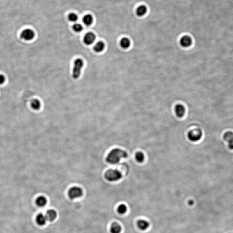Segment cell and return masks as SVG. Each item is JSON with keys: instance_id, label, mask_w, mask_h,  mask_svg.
Returning <instances> with one entry per match:
<instances>
[{"instance_id": "1", "label": "cell", "mask_w": 233, "mask_h": 233, "mask_svg": "<svg viewBox=\"0 0 233 233\" xmlns=\"http://www.w3.org/2000/svg\"><path fill=\"white\" fill-rule=\"evenodd\" d=\"M127 157L128 154L126 151L119 149H115L109 152L107 157L106 161L110 164H116L122 158H126Z\"/></svg>"}, {"instance_id": "2", "label": "cell", "mask_w": 233, "mask_h": 233, "mask_svg": "<svg viewBox=\"0 0 233 233\" xmlns=\"http://www.w3.org/2000/svg\"><path fill=\"white\" fill-rule=\"evenodd\" d=\"M84 66V62L81 58L76 59L74 62L72 71V77L74 79H77L80 77L81 70Z\"/></svg>"}, {"instance_id": "3", "label": "cell", "mask_w": 233, "mask_h": 233, "mask_svg": "<svg viewBox=\"0 0 233 233\" xmlns=\"http://www.w3.org/2000/svg\"><path fill=\"white\" fill-rule=\"evenodd\" d=\"M105 176L107 181L113 182L116 181L121 179L122 175L118 170L110 169L106 172Z\"/></svg>"}, {"instance_id": "4", "label": "cell", "mask_w": 233, "mask_h": 233, "mask_svg": "<svg viewBox=\"0 0 233 233\" xmlns=\"http://www.w3.org/2000/svg\"><path fill=\"white\" fill-rule=\"evenodd\" d=\"M82 194L83 192L81 188L77 186L71 188L68 192L69 197L72 200L80 197L82 196Z\"/></svg>"}, {"instance_id": "5", "label": "cell", "mask_w": 233, "mask_h": 233, "mask_svg": "<svg viewBox=\"0 0 233 233\" xmlns=\"http://www.w3.org/2000/svg\"><path fill=\"white\" fill-rule=\"evenodd\" d=\"M202 136V132L200 129L191 131L188 134V138L192 141L196 142L199 140Z\"/></svg>"}, {"instance_id": "6", "label": "cell", "mask_w": 233, "mask_h": 233, "mask_svg": "<svg viewBox=\"0 0 233 233\" xmlns=\"http://www.w3.org/2000/svg\"><path fill=\"white\" fill-rule=\"evenodd\" d=\"M35 33L32 29H27L23 30L20 35L21 38L25 41H31L34 38Z\"/></svg>"}, {"instance_id": "7", "label": "cell", "mask_w": 233, "mask_h": 233, "mask_svg": "<svg viewBox=\"0 0 233 233\" xmlns=\"http://www.w3.org/2000/svg\"><path fill=\"white\" fill-rule=\"evenodd\" d=\"M223 139L228 143V148L231 150H233V132L227 131L224 133Z\"/></svg>"}, {"instance_id": "8", "label": "cell", "mask_w": 233, "mask_h": 233, "mask_svg": "<svg viewBox=\"0 0 233 233\" xmlns=\"http://www.w3.org/2000/svg\"><path fill=\"white\" fill-rule=\"evenodd\" d=\"M96 40V36L92 32H89L84 36L83 42L87 45H91Z\"/></svg>"}, {"instance_id": "9", "label": "cell", "mask_w": 233, "mask_h": 233, "mask_svg": "<svg viewBox=\"0 0 233 233\" xmlns=\"http://www.w3.org/2000/svg\"><path fill=\"white\" fill-rule=\"evenodd\" d=\"M192 40L190 37L188 36H185L183 37L181 39L180 43L183 47H189L191 45Z\"/></svg>"}, {"instance_id": "10", "label": "cell", "mask_w": 233, "mask_h": 233, "mask_svg": "<svg viewBox=\"0 0 233 233\" xmlns=\"http://www.w3.org/2000/svg\"><path fill=\"white\" fill-rule=\"evenodd\" d=\"M137 226L139 229L142 231L147 230L149 227V223L148 221L143 219H140L137 221Z\"/></svg>"}, {"instance_id": "11", "label": "cell", "mask_w": 233, "mask_h": 233, "mask_svg": "<svg viewBox=\"0 0 233 233\" xmlns=\"http://www.w3.org/2000/svg\"><path fill=\"white\" fill-rule=\"evenodd\" d=\"M176 114L178 117H182L184 115L185 112V109L183 105L178 104L176 105L175 108Z\"/></svg>"}, {"instance_id": "12", "label": "cell", "mask_w": 233, "mask_h": 233, "mask_svg": "<svg viewBox=\"0 0 233 233\" xmlns=\"http://www.w3.org/2000/svg\"><path fill=\"white\" fill-rule=\"evenodd\" d=\"M45 216L47 221H53L57 217V213L54 210L50 209L47 211Z\"/></svg>"}, {"instance_id": "13", "label": "cell", "mask_w": 233, "mask_h": 233, "mask_svg": "<svg viewBox=\"0 0 233 233\" xmlns=\"http://www.w3.org/2000/svg\"><path fill=\"white\" fill-rule=\"evenodd\" d=\"M37 223L38 225L40 226L44 225L46 223L47 221V219L46 216L44 214H38L36 218Z\"/></svg>"}, {"instance_id": "14", "label": "cell", "mask_w": 233, "mask_h": 233, "mask_svg": "<svg viewBox=\"0 0 233 233\" xmlns=\"http://www.w3.org/2000/svg\"><path fill=\"white\" fill-rule=\"evenodd\" d=\"M105 45L104 43L102 41L97 42L94 45L93 49L96 52H101L104 50Z\"/></svg>"}, {"instance_id": "15", "label": "cell", "mask_w": 233, "mask_h": 233, "mask_svg": "<svg viewBox=\"0 0 233 233\" xmlns=\"http://www.w3.org/2000/svg\"><path fill=\"white\" fill-rule=\"evenodd\" d=\"M93 21V16L90 14H87L82 18V22L86 26H89L92 25Z\"/></svg>"}, {"instance_id": "16", "label": "cell", "mask_w": 233, "mask_h": 233, "mask_svg": "<svg viewBox=\"0 0 233 233\" xmlns=\"http://www.w3.org/2000/svg\"><path fill=\"white\" fill-rule=\"evenodd\" d=\"M121 227L116 222L113 223L110 227L111 233H120L121 232Z\"/></svg>"}, {"instance_id": "17", "label": "cell", "mask_w": 233, "mask_h": 233, "mask_svg": "<svg viewBox=\"0 0 233 233\" xmlns=\"http://www.w3.org/2000/svg\"><path fill=\"white\" fill-rule=\"evenodd\" d=\"M47 200L46 198L43 196H40L37 198L36 203L39 207H43L46 205Z\"/></svg>"}, {"instance_id": "18", "label": "cell", "mask_w": 233, "mask_h": 233, "mask_svg": "<svg viewBox=\"0 0 233 233\" xmlns=\"http://www.w3.org/2000/svg\"><path fill=\"white\" fill-rule=\"evenodd\" d=\"M120 45L123 49H127L130 45V42L127 38H123L120 41Z\"/></svg>"}, {"instance_id": "19", "label": "cell", "mask_w": 233, "mask_h": 233, "mask_svg": "<svg viewBox=\"0 0 233 233\" xmlns=\"http://www.w3.org/2000/svg\"><path fill=\"white\" fill-rule=\"evenodd\" d=\"M147 8L144 5H141L137 9L136 13L138 16L142 17L146 14L147 12Z\"/></svg>"}, {"instance_id": "20", "label": "cell", "mask_w": 233, "mask_h": 233, "mask_svg": "<svg viewBox=\"0 0 233 233\" xmlns=\"http://www.w3.org/2000/svg\"><path fill=\"white\" fill-rule=\"evenodd\" d=\"M31 106L33 109L35 110H38L41 107V103L38 99H33L31 102Z\"/></svg>"}, {"instance_id": "21", "label": "cell", "mask_w": 233, "mask_h": 233, "mask_svg": "<svg viewBox=\"0 0 233 233\" xmlns=\"http://www.w3.org/2000/svg\"><path fill=\"white\" fill-rule=\"evenodd\" d=\"M127 211V206L124 204H121L117 208V211L119 214H121V215L125 214Z\"/></svg>"}, {"instance_id": "22", "label": "cell", "mask_w": 233, "mask_h": 233, "mask_svg": "<svg viewBox=\"0 0 233 233\" xmlns=\"http://www.w3.org/2000/svg\"><path fill=\"white\" fill-rule=\"evenodd\" d=\"M73 29L77 33H80L83 30V27L79 23H75L72 27Z\"/></svg>"}, {"instance_id": "23", "label": "cell", "mask_w": 233, "mask_h": 233, "mask_svg": "<svg viewBox=\"0 0 233 233\" xmlns=\"http://www.w3.org/2000/svg\"><path fill=\"white\" fill-rule=\"evenodd\" d=\"M68 19L70 22H76V21H77L78 17L76 13H72L69 14L68 16Z\"/></svg>"}, {"instance_id": "24", "label": "cell", "mask_w": 233, "mask_h": 233, "mask_svg": "<svg viewBox=\"0 0 233 233\" xmlns=\"http://www.w3.org/2000/svg\"><path fill=\"white\" fill-rule=\"evenodd\" d=\"M136 160L139 163H142L144 160V156L143 153L139 152L136 155Z\"/></svg>"}, {"instance_id": "25", "label": "cell", "mask_w": 233, "mask_h": 233, "mask_svg": "<svg viewBox=\"0 0 233 233\" xmlns=\"http://www.w3.org/2000/svg\"><path fill=\"white\" fill-rule=\"evenodd\" d=\"M6 78L4 75H0V85H2L5 82Z\"/></svg>"}, {"instance_id": "26", "label": "cell", "mask_w": 233, "mask_h": 233, "mask_svg": "<svg viewBox=\"0 0 233 233\" xmlns=\"http://www.w3.org/2000/svg\"><path fill=\"white\" fill-rule=\"evenodd\" d=\"M188 203H189V205H190V206H192L194 204V201L193 200H190L188 202Z\"/></svg>"}]
</instances>
